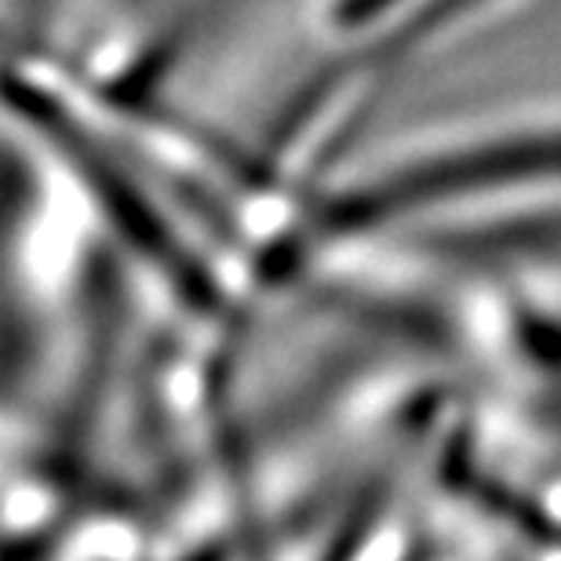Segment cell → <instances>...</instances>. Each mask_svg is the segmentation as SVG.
Wrapping results in <instances>:
<instances>
[{"label":"cell","instance_id":"cell-1","mask_svg":"<svg viewBox=\"0 0 561 561\" xmlns=\"http://www.w3.org/2000/svg\"><path fill=\"white\" fill-rule=\"evenodd\" d=\"M390 0H346L343 4V15L346 19H365V15H373L376 8H387Z\"/></svg>","mask_w":561,"mask_h":561}]
</instances>
